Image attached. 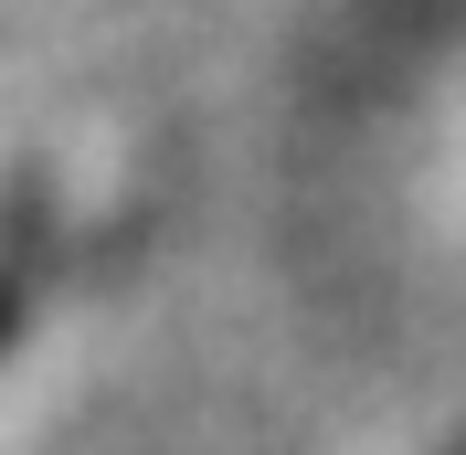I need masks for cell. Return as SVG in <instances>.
Here are the masks:
<instances>
[{
    "label": "cell",
    "instance_id": "1",
    "mask_svg": "<svg viewBox=\"0 0 466 455\" xmlns=\"http://www.w3.org/2000/svg\"><path fill=\"white\" fill-rule=\"evenodd\" d=\"M0 329H11V297H0Z\"/></svg>",
    "mask_w": 466,
    "mask_h": 455
}]
</instances>
